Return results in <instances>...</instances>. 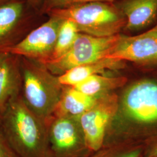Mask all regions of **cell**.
Returning <instances> with one entry per match:
<instances>
[{
    "label": "cell",
    "instance_id": "7c38bea8",
    "mask_svg": "<svg viewBox=\"0 0 157 157\" xmlns=\"http://www.w3.org/2000/svg\"><path fill=\"white\" fill-rule=\"evenodd\" d=\"M99 97L86 95L71 87L62 93L54 113L57 117H80L95 104Z\"/></svg>",
    "mask_w": 157,
    "mask_h": 157
},
{
    "label": "cell",
    "instance_id": "5bb4252c",
    "mask_svg": "<svg viewBox=\"0 0 157 157\" xmlns=\"http://www.w3.org/2000/svg\"><path fill=\"white\" fill-rule=\"evenodd\" d=\"M78 33V29L73 21L68 19L63 20L58 32L54 50L48 60L58 58L69 50Z\"/></svg>",
    "mask_w": 157,
    "mask_h": 157
},
{
    "label": "cell",
    "instance_id": "9a60e30c",
    "mask_svg": "<svg viewBox=\"0 0 157 157\" xmlns=\"http://www.w3.org/2000/svg\"><path fill=\"white\" fill-rule=\"evenodd\" d=\"M22 11V4L17 1L0 6V39L11 30L21 17Z\"/></svg>",
    "mask_w": 157,
    "mask_h": 157
},
{
    "label": "cell",
    "instance_id": "8992f818",
    "mask_svg": "<svg viewBox=\"0 0 157 157\" xmlns=\"http://www.w3.org/2000/svg\"><path fill=\"white\" fill-rule=\"evenodd\" d=\"M117 109V95L104 94L79 117L84 143L89 151H97L104 146L106 128Z\"/></svg>",
    "mask_w": 157,
    "mask_h": 157
},
{
    "label": "cell",
    "instance_id": "d6986e66",
    "mask_svg": "<svg viewBox=\"0 0 157 157\" xmlns=\"http://www.w3.org/2000/svg\"><path fill=\"white\" fill-rule=\"evenodd\" d=\"M143 157H155L157 156V137L148 141L144 144Z\"/></svg>",
    "mask_w": 157,
    "mask_h": 157
},
{
    "label": "cell",
    "instance_id": "6da1fadb",
    "mask_svg": "<svg viewBox=\"0 0 157 157\" xmlns=\"http://www.w3.org/2000/svg\"><path fill=\"white\" fill-rule=\"evenodd\" d=\"M1 128L19 157H54L41 119L32 112L22 98L12 100L1 117Z\"/></svg>",
    "mask_w": 157,
    "mask_h": 157
},
{
    "label": "cell",
    "instance_id": "ba28073f",
    "mask_svg": "<svg viewBox=\"0 0 157 157\" xmlns=\"http://www.w3.org/2000/svg\"><path fill=\"white\" fill-rule=\"evenodd\" d=\"M48 138L54 157H78L83 148L88 150L72 118L58 117L51 124Z\"/></svg>",
    "mask_w": 157,
    "mask_h": 157
},
{
    "label": "cell",
    "instance_id": "7402d4cb",
    "mask_svg": "<svg viewBox=\"0 0 157 157\" xmlns=\"http://www.w3.org/2000/svg\"></svg>",
    "mask_w": 157,
    "mask_h": 157
},
{
    "label": "cell",
    "instance_id": "ac0fdd59",
    "mask_svg": "<svg viewBox=\"0 0 157 157\" xmlns=\"http://www.w3.org/2000/svg\"><path fill=\"white\" fill-rule=\"evenodd\" d=\"M0 157H19L12 149L0 127Z\"/></svg>",
    "mask_w": 157,
    "mask_h": 157
},
{
    "label": "cell",
    "instance_id": "30bf717a",
    "mask_svg": "<svg viewBox=\"0 0 157 157\" xmlns=\"http://www.w3.org/2000/svg\"><path fill=\"white\" fill-rule=\"evenodd\" d=\"M15 56L0 51V117L10 102L19 97L22 81Z\"/></svg>",
    "mask_w": 157,
    "mask_h": 157
},
{
    "label": "cell",
    "instance_id": "7a4b0ae2",
    "mask_svg": "<svg viewBox=\"0 0 157 157\" xmlns=\"http://www.w3.org/2000/svg\"><path fill=\"white\" fill-rule=\"evenodd\" d=\"M50 17L73 21L79 33L98 37L120 34L126 18L115 3L94 1L75 4L49 12Z\"/></svg>",
    "mask_w": 157,
    "mask_h": 157
},
{
    "label": "cell",
    "instance_id": "9c48e42d",
    "mask_svg": "<svg viewBox=\"0 0 157 157\" xmlns=\"http://www.w3.org/2000/svg\"><path fill=\"white\" fill-rule=\"evenodd\" d=\"M126 18L124 30L137 32L157 23V0H120L115 2Z\"/></svg>",
    "mask_w": 157,
    "mask_h": 157
},
{
    "label": "cell",
    "instance_id": "277c9868",
    "mask_svg": "<svg viewBox=\"0 0 157 157\" xmlns=\"http://www.w3.org/2000/svg\"><path fill=\"white\" fill-rule=\"evenodd\" d=\"M119 35L98 37L79 33L72 47L65 54L41 64L51 72L62 75L73 67L96 62L107 58Z\"/></svg>",
    "mask_w": 157,
    "mask_h": 157
},
{
    "label": "cell",
    "instance_id": "3957f363",
    "mask_svg": "<svg viewBox=\"0 0 157 157\" xmlns=\"http://www.w3.org/2000/svg\"><path fill=\"white\" fill-rule=\"evenodd\" d=\"M40 63V62H39ZM22 100L29 109L44 121L54 112L59 101L58 78L55 79L41 63L25 59L22 65Z\"/></svg>",
    "mask_w": 157,
    "mask_h": 157
},
{
    "label": "cell",
    "instance_id": "2e32d148",
    "mask_svg": "<svg viewBox=\"0 0 157 157\" xmlns=\"http://www.w3.org/2000/svg\"><path fill=\"white\" fill-rule=\"evenodd\" d=\"M118 0H44L41 10L44 13H48L49 12L67 8L70 6L94 1H102L115 3Z\"/></svg>",
    "mask_w": 157,
    "mask_h": 157
},
{
    "label": "cell",
    "instance_id": "4fadbf2b",
    "mask_svg": "<svg viewBox=\"0 0 157 157\" xmlns=\"http://www.w3.org/2000/svg\"><path fill=\"white\" fill-rule=\"evenodd\" d=\"M126 80L124 77L109 78L95 75L72 87L86 95L100 97L101 94L104 95L103 94L122 86Z\"/></svg>",
    "mask_w": 157,
    "mask_h": 157
},
{
    "label": "cell",
    "instance_id": "8fae6325",
    "mask_svg": "<svg viewBox=\"0 0 157 157\" xmlns=\"http://www.w3.org/2000/svg\"><path fill=\"white\" fill-rule=\"evenodd\" d=\"M123 61L105 58L96 62L73 67L58 78L59 84L74 86L90 76L103 73L105 70L116 69L123 67Z\"/></svg>",
    "mask_w": 157,
    "mask_h": 157
},
{
    "label": "cell",
    "instance_id": "ffe728a7",
    "mask_svg": "<svg viewBox=\"0 0 157 157\" xmlns=\"http://www.w3.org/2000/svg\"><path fill=\"white\" fill-rule=\"evenodd\" d=\"M29 3L34 8H41L44 0H28Z\"/></svg>",
    "mask_w": 157,
    "mask_h": 157
},
{
    "label": "cell",
    "instance_id": "e0dca14e",
    "mask_svg": "<svg viewBox=\"0 0 157 157\" xmlns=\"http://www.w3.org/2000/svg\"><path fill=\"white\" fill-rule=\"evenodd\" d=\"M144 144H139L130 147L115 149L113 151L105 152L98 154L95 157H143Z\"/></svg>",
    "mask_w": 157,
    "mask_h": 157
},
{
    "label": "cell",
    "instance_id": "52a82bcc",
    "mask_svg": "<svg viewBox=\"0 0 157 157\" xmlns=\"http://www.w3.org/2000/svg\"><path fill=\"white\" fill-rule=\"evenodd\" d=\"M107 58L129 61L144 65H157V23L145 32L135 36L122 34Z\"/></svg>",
    "mask_w": 157,
    "mask_h": 157
},
{
    "label": "cell",
    "instance_id": "5b68a950",
    "mask_svg": "<svg viewBox=\"0 0 157 157\" xmlns=\"http://www.w3.org/2000/svg\"><path fill=\"white\" fill-rule=\"evenodd\" d=\"M62 21L63 19L59 17H50L48 21L34 30L21 41L12 46L0 47V51L43 63L52 56Z\"/></svg>",
    "mask_w": 157,
    "mask_h": 157
},
{
    "label": "cell",
    "instance_id": "44dd1931",
    "mask_svg": "<svg viewBox=\"0 0 157 157\" xmlns=\"http://www.w3.org/2000/svg\"><path fill=\"white\" fill-rule=\"evenodd\" d=\"M5 1H6V0H0V6H1V4H2L3 2H4Z\"/></svg>",
    "mask_w": 157,
    "mask_h": 157
}]
</instances>
